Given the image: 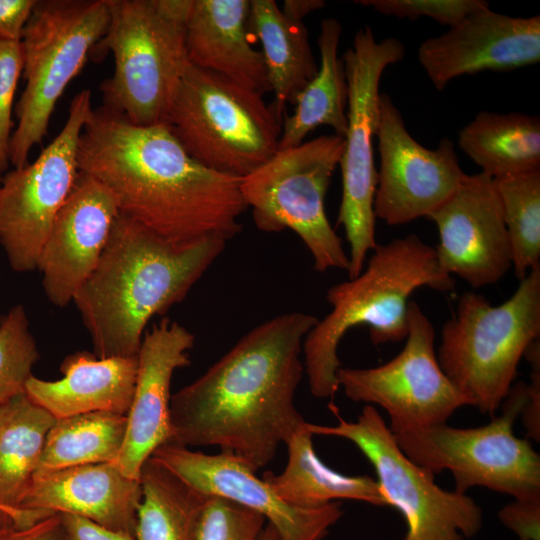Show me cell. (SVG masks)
<instances>
[{"label": "cell", "instance_id": "obj_4", "mask_svg": "<svg viewBox=\"0 0 540 540\" xmlns=\"http://www.w3.org/2000/svg\"><path fill=\"white\" fill-rule=\"evenodd\" d=\"M424 286L447 292L455 283L440 270L435 248L416 234L377 244L357 277L331 286L326 299L332 309L318 319L302 345L311 394L333 399L340 389L337 350L349 329L368 326L374 345L405 339L409 297Z\"/></svg>", "mask_w": 540, "mask_h": 540}, {"label": "cell", "instance_id": "obj_28", "mask_svg": "<svg viewBox=\"0 0 540 540\" xmlns=\"http://www.w3.org/2000/svg\"><path fill=\"white\" fill-rule=\"evenodd\" d=\"M458 146L493 179L540 169V118L481 111L459 131Z\"/></svg>", "mask_w": 540, "mask_h": 540}, {"label": "cell", "instance_id": "obj_6", "mask_svg": "<svg viewBox=\"0 0 540 540\" xmlns=\"http://www.w3.org/2000/svg\"><path fill=\"white\" fill-rule=\"evenodd\" d=\"M540 336V264L498 306L467 291L442 327L440 368L469 406L491 417L507 397L528 346Z\"/></svg>", "mask_w": 540, "mask_h": 540}, {"label": "cell", "instance_id": "obj_42", "mask_svg": "<svg viewBox=\"0 0 540 540\" xmlns=\"http://www.w3.org/2000/svg\"><path fill=\"white\" fill-rule=\"evenodd\" d=\"M257 540H281L275 528L269 523L265 524Z\"/></svg>", "mask_w": 540, "mask_h": 540}, {"label": "cell", "instance_id": "obj_5", "mask_svg": "<svg viewBox=\"0 0 540 540\" xmlns=\"http://www.w3.org/2000/svg\"><path fill=\"white\" fill-rule=\"evenodd\" d=\"M191 0H107L109 22L90 57L112 54L100 85L102 106L139 126L166 124L190 66L186 21Z\"/></svg>", "mask_w": 540, "mask_h": 540}, {"label": "cell", "instance_id": "obj_11", "mask_svg": "<svg viewBox=\"0 0 540 540\" xmlns=\"http://www.w3.org/2000/svg\"><path fill=\"white\" fill-rule=\"evenodd\" d=\"M329 407L336 425L307 422V428L313 435L349 440L363 453L387 506L405 520L403 540H466L477 535L483 525L481 507L466 493L442 489L434 473L411 461L373 405H366L353 422L346 421L332 402Z\"/></svg>", "mask_w": 540, "mask_h": 540}, {"label": "cell", "instance_id": "obj_32", "mask_svg": "<svg viewBox=\"0 0 540 540\" xmlns=\"http://www.w3.org/2000/svg\"><path fill=\"white\" fill-rule=\"evenodd\" d=\"M39 358L25 309L13 306L0 317V404L25 393Z\"/></svg>", "mask_w": 540, "mask_h": 540}, {"label": "cell", "instance_id": "obj_16", "mask_svg": "<svg viewBox=\"0 0 540 540\" xmlns=\"http://www.w3.org/2000/svg\"><path fill=\"white\" fill-rule=\"evenodd\" d=\"M149 458L206 496L222 497L260 513L281 540H322L343 514L337 502L312 509L287 504L230 452L205 454L167 442Z\"/></svg>", "mask_w": 540, "mask_h": 540}, {"label": "cell", "instance_id": "obj_12", "mask_svg": "<svg viewBox=\"0 0 540 540\" xmlns=\"http://www.w3.org/2000/svg\"><path fill=\"white\" fill-rule=\"evenodd\" d=\"M403 43L388 37L376 40L370 26L360 28L342 56L348 83L347 131L339 161L342 197L337 224L343 226L349 243L348 278L364 268L375 240L374 196L377 171L373 139L379 120V86L384 70L401 61Z\"/></svg>", "mask_w": 540, "mask_h": 540}, {"label": "cell", "instance_id": "obj_20", "mask_svg": "<svg viewBox=\"0 0 540 540\" xmlns=\"http://www.w3.org/2000/svg\"><path fill=\"white\" fill-rule=\"evenodd\" d=\"M194 342L187 328L166 317L144 333L125 439L113 462L131 479L139 480L145 461L157 447L171 440V380L177 369L190 364L188 351Z\"/></svg>", "mask_w": 540, "mask_h": 540}, {"label": "cell", "instance_id": "obj_36", "mask_svg": "<svg viewBox=\"0 0 540 540\" xmlns=\"http://www.w3.org/2000/svg\"><path fill=\"white\" fill-rule=\"evenodd\" d=\"M498 517L520 540H540V497L514 499Z\"/></svg>", "mask_w": 540, "mask_h": 540}, {"label": "cell", "instance_id": "obj_21", "mask_svg": "<svg viewBox=\"0 0 540 540\" xmlns=\"http://www.w3.org/2000/svg\"><path fill=\"white\" fill-rule=\"evenodd\" d=\"M141 497L139 480L98 463L34 473L18 507L78 515L135 537Z\"/></svg>", "mask_w": 540, "mask_h": 540}, {"label": "cell", "instance_id": "obj_31", "mask_svg": "<svg viewBox=\"0 0 540 540\" xmlns=\"http://www.w3.org/2000/svg\"><path fill=\"white\" fill-rule=\"evenodd\" d=\"M509 236L517 279L540 264V169L493 179Z\"/></svg>", "mask_w": 540, "mask_h": 540}, {"label": "cell", "instance_id": "obj_33", "mask_svg": "<svg viewBox=\"0 0 540 540\" xmlns=\"http://www.w3.org/2000/svg\"><path fill=\"white\" fill-rule=\"evenodd\" d=\"M265 522L254 510L222 497L208 496L195 540H257Z\"/></svg>", "mask_w": 540, "mask_h": 540}, {"label": "cell", "instance_id": "obj_37", "mask_svg": "<svg viewBox=\"0 0 540 540\" xmlns=\"http://www.w3.org/2000/svg\"><path fill=\"white\" fill-rule=\"evenodd\" d=\"M531 366L530 383L526 386V400L521 410V419L530 439L540 441V343L533 341L524 356Z\"/></svg>", "mask_w": 540, "mask_h": 540}, {"label": "cell", "instance_id": "obj_19", "mask_svg": "<svg viewBox=\"0 0 540 540\" xmlns=\"http://www.w3.org/2000/svg\"><path fill=\"white\" fill-rule=\"evenodd\" d=\"M120 214L113 194L79 171L41 249L37 268L50 303L65 307L94 271Z\"/></svg>", "mask_w": 540, "mask_h": 540}, {"label": "cell", "instance_id": "obj_39", "mask_svg": "<svg viewBox=\"0 0 540 540\" xmlns=\"http://www.w3.org/2000/svg\"><path fill=\"white\" fill-rule=\"evenodd\" d=\"M66 540H136L134 536L109 529L87 518L59 513Z\"/></svg>", "mask_w": 540, "mask_h": 540}, {"label": "cell", "instance_id": "obj_26", "mask_svg": "<svg viewBox=\"0 0 540 540\" xmlns=\"http://www.w3.org/2000/svg\"><path fill=\"white\" fill-rule=\"evenodd\" d=\"M249 31L262 45L272 106L283 120L286 105L294 104L318 71L307 29L286 17L274 0H250Z\"/></svg>", "mask_w": 540, "mask_h": 540}, {"label": "cell", "instance_id": "obj_40", "mask_svg": "<svg viewBox=\"0 0 540 540\" xmlns=\"http://www.w3.org/2000/svg\"><path fill=\"white\" fill-rule=\"evenodd\" d=\"M37 0H0V38L21 41Z\"/></svg>", "mask_w": 540, "mask_h": 540}, {"label": "cell", "instance_id": "obj_18", "mask_svg": "<svg viewBox=\"0 0 540 540\" xmlns=\"http://www.w3.org/2000/svg\"><path fill=\"white\" fill-rule=\"evenodd\" d=\"M418 61L438 91L462 75L536 64L540 61V16L512 17L490 8L479 10L424 40Z\"/></svg>", "mask_w": 540, "mask_h": 540}, {"label": "cell", "instance_id": "obj_7", "mask_svg": "<svg viewBox=\"0 0 540 540\" xmlns=\"http://www.w3.org/2000/svg\"><path fill=\"white\" fill-rule=\"evenodd\" d=\"M166 125L203 166L242 178L278 150L282 120L262 94L190 64Z\"/></svg>", "mask_w": 540, "mask_h": 540}, {"label": "cell", "instance_id": "obj_13", "mask_svg": "<svg viewBox=\"0 0 540 540\" xmlns=\"http://www.w3.org/2000/svg\"><path fill=\"white\" fill-rule=\"evenodd\" d=\"M93 110L91 92L72 99L68 117L38 157L4 174L0 182V244L16 272L36 270L54 219L79 173L78 146Z\"/></svg>", "mask_w": 540, "mask_h": 540}, {"label": "cell", "instance_id": "obj_25", "mask_svg": "<svg viewBox=\"0 0 540 540\" xmlns=\"http://www.w3.org/2000/svg\"><path fill=\"white\" fill-rule=\"evenodd\" d=\"M313 434L305 422L285 442L288 461L278 475L265 472L263 480L275 494L298 508H319L338 499L387 506L376 479L349 476L326 466L315 453Z\"/></svg>", "mask_w": 540, "mask_h": 540}, {"label": "cell", "instance_id": "obj_22", "mask_svg": "<svg viewBox=\"0 0 540 540\" xmlns=\"http://www.w3.org/2000/svg\"><path fill=\"white\" fill-rule=\"evenodd\" d=\"M250 0H191L186 21L190 64L260 94L271 91L249 31Z\"/></svg>", "mask_w": 540, "mask_h": 540}, {"label": "cell", "instance_id": "obj_29", "mask_svg": "<svg viewBox=\"0 0 540 540\" xmlns=\"http://www.w3.org/2000/svg\"><path fill=\"white\" fill-rule=\"evenodd\" d=\"M136 540H195L208 496L193 489L148 458L139 477Z\"/></svg>", "mask_w": 540, "mask_h": 540}, {"label": "cell", "instance_id": "obj_15", "mask_svg": "<svg viewBox=\"0 0 540 540\" xmlns=\"http://www.w3.org/2000/svg\"><path fill=\"white\" fill-rule=\"evenodd\" d=\"M375 138L380 157L374 214L388 225L428 217L458 188L466 175L454 143L447 138L435 149L418 143L388 94L380 93Z\"/></svg>", "mask_w": 540, "mask_h": 540}, {"label": "cell", "instance_id": "obj_38", "mask_svg": "<svg viewBox=\"0 0 540 540\" xmlns=\"http://www.w3.org/2000/svg\"><path fill=\"white\" fill-rule=\"evenodd\" d=\"M0 540H66V535L60 514L54 513L26 526L0 524Z\"/></svg>", "mask_w": 540, "mask_h": 540}, {"label": "cell", "instance_id": "obj_27", "mask_svg": "<svg viewBox=\"0 0 540 540\" xmlns=\"http://www.w3.org/2000/svg\"><path fill=\"white\" fill-rule=\"evenodd\" d=\"M342 26L335 18L321 21L318 36L320 65L312 80L297 96L294 113L285 115L278 149L304 142L318 126H329L344 138L347 131L348 83L344 62L338 55Z\"/></svg>", "mask_w": 540, "mask_h": 540}, {"label": "cell", "instance_id": "obj_10", "mask_svg": "<svg viewBox=\"0 0 540 540\" xmlns=\"http://www.w3.org/2000/svg\"><path fill=\"white\" fill-rule=\"evenodd\" d=\"M525 382L512 385L502 413L483 426L442 423L393 433L401 451L432 473L449 471L455 491L485 487L514 499L540 497V456L513 426L526 400Z\"/></svg>", "mask_w": 540, "mask_h": 540}, {"label": "cell", "instance_id": "obj_30", "mask_svg": "<svg viewBox=\"0 0 540 540\" xmlns=\"http://www.w3.org/2000/svg\"><path fill=\"white\" fill-rule=\"evenodd\" d=\"M126 427V415L106 411L56 419L35 473L113 463L122 448Z\"/></svg>", "mask_w": 540, "mask_h": 540}, {"label": "cell", "instance_id": "obj_14", "mask_svg": "<svg viewBox=\"0 0 540 540\" xmlns=\"http://www.w3.org/2000/svg\"><path fill=\"white\" fill-rule=\"evenodd\" d=\"M408 333L403 349L372 368L340 367L339 387L352 401L383 408L392 433L446 423L469 406L439 366L433 324L420 306L409 301Z\"/></svg>", "mask_w": 540, "mask_h": 540}, {"label": "cell", "instance_id": "obj_3", "mask_svg": "<svg viewBox=\"0 0 540 540\" xmlns=\"http://www.w3.org/2000/svg\"><path fill=\"white\" fill-rule=\"evenodd\" d=\"M227 241L177 244L119 214L75 304L100 359L138 355L148 322L182 302Z\"/></svg>", "mask_w": 540, "mask_h": 540}, {"label": "cell", "instance_id": "obj_34", "mask_svg": "<svg viewBox=\"0 0 540 540\" xmlns=\"http://www.w3.org/2000/svg\"><path fill=\"white\" fill-rule=\"evenodd\" d=\"M356 3L399 19L428 17L449 28L472 13L489 8V3L483 0H359Z\"/></svg>", "mask_w": 540, "mask_h": 540}, {"label": "cell", "instance_id": "obj_2", "mask_svg": "<svg viewBox=\"0 0 540 540\" xmlns=\"http://www.w3.org/2000/svg\"><path fill=\"white\" fill-rule=\"evenodd\" d=\"M78 168L113 194L121 214L173 243L228 241L242 230L241 178L203 166L166 124L139 126L97 107L80 136Z\"/></svg>", "mask_w": 540, "mask_h": 540}, {"label": "cell", "instance_id": "obj_35", "mask_svg": "<svg viewBox=\"0 0 540 540\" xmlns=\"http://www.w3.org/2000/svg\"><path fill=\"white\" fill-rule=\"evenodd\" d=\"M23 72L21 41L0 38V182L10 164L13 103L18 81Z\"/></svg>", "mask_w": 540, "mask_h": 540}, {"label": "cell", "instance_id": "obj_41", "mask_svg": "<svg viewBox=\"0 0 540 540\" xmlns=\"http://www.w3.org/2000/svg\"><path fill=\"white\" fill-rule=\"evenodd\" d=\"M325 5L323 0H285L281 11L289 19L303 22L307 15L322 9Z\"/></svg>", "mask_w": 540, "mask_h": 540}, {"label": "cell", "instance_id": "obj_24", "mask_svg": "<svg viewBox=\"0 0 540 540\" xmlns=\"http://www.w3.org/2000/svg\"><path fill=\"white\" fill-rule=\"evenodd\" d=\"M55 420L25 393L0 404V524L26 526L54 514L18 505Z\"/></svg>", "mask_w": 540, "mask_h": 540}, {"label": "cell", "instance_id": "obj_1", "mask_svg": "<svg viewBox=\"0 0 540 540\" xmlns=\"http://www.w3.org/2000/svg\"><path fill=\"white\" fill-rule=\"evenodd\" d=\"M318 318L277 315L243 335L170 399L172 437L184 447L218 446L258 471L306 421L294 398L305 336Z\"/></svg>", "mask_w": 540, "mask_h": 540}, {"label": "cell", "instance_id": "obj_17", "mask_svg": "<svg viewBox=\"0 0 540 540\" xmlns=\"http://www.w3.org/2000/svg\"><path fill=\"white\" fill-rule=\"evenodd\" d=\"M438 230L440 270L473 288L497 283L512 267V252L493 178L465 175L456 191L428 217Z\"/></svg>", "mask_w": 540, "mask_h": 540}, {"label": "cell", "instance_id": "obj_9", "mask_svg": "<svg viewBox=\"0 0 540 540\" xmlns=\"http://www.w3.org/2000/svg\"><path fill=\"white\" fill-rule=\"evenodd\" d=\"M344 148V138L323 135L278 149L240 180L253 222L263 232H295L310 252L314 268L348 271L349 256L331 226L324 200Z\"/></svg>", "mask_w": 540, "mask_h": 540}, {"label": "cell", "instance_id": "obj_23", "mask_svg": "<svg viewBox=\"0 0 540 540\" xmlns=\"http://www.w3.org/2000/svg\"><path fill=\"white\" fill-rule=\"evenodd\" d=\"M138 357L97 358L77 351L60 364L63 378L31 376L25 394L56 419L106 411L127 415L136 385Z\"/></svg>", "mask_w": 540, "mask_h": 540}, {"label": "cell", "instance_id": "obj_8", "mask_svg": "<svg viewBox=\"0 0 540 540\" xmlns=\"http://www.w3.org/2000/svg\"><path fill=\"white\" fill-rule=\"evenodd\" d=\"M108 22L107 0H37L21 38L25 87L14 107L13 168L26 165L31 150L42 143L58 100Z\"/></svg>", "mask_w": 540, "mask_h": 540}]
</instances>
